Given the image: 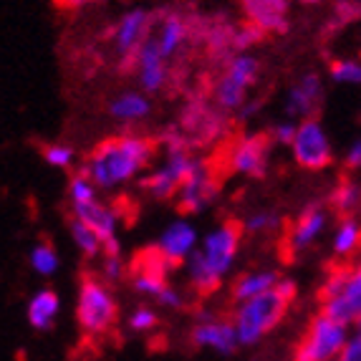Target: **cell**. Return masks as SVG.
<instances>
[{
  "label": "cell",
  "mask_w": 361,
  "mask_h": 361,
  "mask_svg": "<svg viewBox=\"0 0 361 361\" xmlns=\"http://www.w3.org/2000/svg\"><path fill=\"white\" fill-rule=\"evenodd\" d=\"M157 154H159L157 139L137 132H121L102 139L86 154L78 169H84L102 192H114L129 182L142 180L147 169L154 164Z\"/></svg>",
  "instance_id": "obj_1"
},
{
  "label": "cell",
  "mask_w": 361,
  "mask_h": 361,
  "mask_svg": "<svg viewBox=\"0 0 361 361\" xmlns=\"http://www.w3.org/2000/svg\"><path fill=\"white\" fill-rule=\"evenodd\" d=\"M243 235H245L243 220H235V217H225L223 223H217L215 228L202 235L200 247L185 263L187 288L197 298L215 295L223 288L225 281L233 276L235 260H238L243 245Z\"/></svg>",
  "instance_id": "obj_2"
},
{
  "label": "cell",
  "mask_w": 361,
  "mask_h": 361,
  "mask_svg": "<svg viewBox=\"0 0 361 361\" xmlns=\"http://www.w3.org/2000/svg\"><path fill=\"white\" fill-rule=\"evenodd\" d=\"M298 295V283L293 278L283 276L281 283L268 293H260L245 303H238L233 311V324L238 331L240 346H255L263 341L268 334H273L278 326L283 324Z\"/></svg>",
  "instance_id": "obj_3"
},
{
  "label": "cell",
  "mask_w": 361,
  "mask_h": 361,
  "mask_svg": "<svg viewBox=\"0 0 361 361\" xmlns=\"http://www.w3.org/2000/svg\"><path fill=\"white\" fill-rule=\"evenodd\" d=\"M76 324L91 338L106 336L119 324V303L102 276L84 273L76 293Z\"/></svg>",
  "instance_id": "obj_4"
},
{
  "label": "cell",
  "mask_w": 361,
  "mask_h": 361,
  "mask_svg": "<svg viewBox=\"0 0 361 361\" xmlns=\"http://www.w3.org/2000/svg\"><path fill=\"white\" fill-rule=\"evenodd\" d=\"M351 338V326L319 311L303 329L290 361H336Z\"/></svg>",
  "instance_id": "obj_5"
},
{
  "label": "cell",
  "mask_w": 361,
  "mask_h": 361,
  "mask_svg": "<svg viewBox=\"0 0 361 361\" xmlns=\"http://www.w3.org/2000/svg\"><path fill=\"white\" fill-rule=\"evenodd\" d=\"M260 61L253 54H235L225 63L212 89V104L223 114H238L247 102V94L258 84Z\"/></svg>",
  "instance_id": "obj_6"
},
{
  "label": "cell",
  "mask_w": 361,
  "mask_h": 361,
  "mask_svg": "<svg viewBox=\"0 0 361 361\" xmlns=\"http://www.w3.org/2000/svg\"><path fill=\"white\" fill-rule=\"evenodd\" d=\"M200 162V154H195L192 147H185V149H169L162 152V159L159 164H152L145 172V177L139 180V190L147 195V197L157 200V202H167V200H175L180 192L182 182L190 177L195 167Z\"/></svg>",
  "instance_id": "obj_7"
},
{
  "label": "cell",
  "mask_w": 361,
  "mask_h": 361,
  "mask_svg": "<svg viewBox=\"0 0 361 361\" xmlns=\"http://www.w3.org/2000/svg\"><path fill=\"white\" fill-rule=\"evenodd\" d=\"M273 139L268 132H247L235 137L228 147L225 162L233 175L247 177V180H263L268 175L273 157Z\"/></svg>",
  "instance_id": "obj_8"
},
{
  "label": "cell",
  "mask_w": 361,
  "mask_h": 361,
  "mask_svg": "<svg viewBox=\"0 0 361 361\" xmlns=\"http://www.w3.org/2000/svg\"><path fill=\"white\" fill-rule=\"evenodd\" d=\"M290 157L306 172H324L334 164L331 137L319 116H308V119L298 121V132L290 145Z\"/></svg>",
  "instance_id": "obj_9"
},
{
  "label": "cell",
  "mask_w": 361,
  "mask_h": 361,
  "mask_svg": "<svg viewBox=\"0 0 361 361\" xmlns=\"http://www.w3.org/2000/svg\"><path fill=\"white\" fill-rule=\"evenodd\" d=\"M152 33H154V13L147 8H129L119 16L111 30V46L124 71H134V61Z\"/></svg>",
  "instance_id": "obj_10"
},
{
  "label": "cell",
  "mask_w": 361,
  "mask_h": 361,
  "mask_svg": "<svg viewBox=\"0 0 361 361\" xmlns=\"http://www.w3.org/2000/svg\"><path fill=\"white\" fill-rule=\"evenodd\" d=\"M220 197V180H217V169L210 159L200 157L197 167L190 172L185 182H182L180 192L175 197L177 212L185 217L202 215L210 210Z\"/></svg>",
  "instance_id": "obj_11"
},
{
  "label": "cell",
  "mask_w": 361,
  "mask_h": 361,
  "mask_svg": "<svg viewBox=\"0 0 361 361\" xmlns=\"http://www.w3.org/2000/svg\"><path fill=\"white\" fill-rule=\"evenodd\" d=\"M190 343L195 349L215 351L220 356H233L240 346L233 319L217 316L210 308L195 311V326L190 329Z\"/></svg>",
  "instance_id": "obj_12"
},
{
  "label": "cell",
  "mask_w": 361,
  "mask_h": 361,
  "mask_svg": "<svg viewBox=\"0 0 361 361\" xmlns=\"http://www.w3.org/2000/svg\"><path fill=\"white\" fill-rule=\"evenodd\" d=\"M175 271L167 263L159 250L154 245L139 250L129 263V286L134 288V293L145 295V298H157L164 288L169 286V273Z\"/></svg>",
  "instance_id": "obj_13"
},
{
  "label": "cell",
  "mask_w": 361,
  "mask_h": 361,
  "mask_svg": "<svg viewBox=\"0 0 361 361\" xmlns=\"http://www.w3.org/2000/svg\"><path fill=\"white\" fill-rule=\"evenodd\" d=\"M329 220H331V207L324 202H311L303 207L286 233V247L290 250V255H301L311 250L326 233Z\"/></svg>",
  "instance_id": "obj_14"
},
{
  "label": "cell",
  "mask_w": 361,
  "mask_h": 361,
  "mask_svg": "<svg viewBox=\"0 0 361 361\" xmlns=\"http://www.w3.org/2000/svg\"><path fill=\"white\" fill-rule=\"evenodd\" d=\"M324 97H326L324 76H321L319 71H303L301 76L288 86V91H286L283 114L295 121L316 116V111H319L321 104H324Z\"/></svg>",
  "instance_id": "obj_15"
},
{
  "label": "cell",
  "mask_w": 361,
  "mask_h": 361,
  "mask_svg": "<svg viewBox=\"0 0 361 361\" xmlns=\"http://www.w3.org/2000/svg\"><path fill=\"white\" fill-rule=\"evenodd\" d=\"M200 240L202 238H200L197 228L190 223V217L180 215L159 233L154 247L167 258V263L172 268H185V263L192 258V253L200 247Z\"/></svg>",
  "instance_id": "obj_16"
},
{
  "label": "cell",
  "mask_w": 361,
  "mask_h": 361,
  "mask_svg": "<svg viewBox=\"0 0 361 361\" xmlns=\"http://www.w3.org/2000/svg\"><path fill=\"white\" fill-rule=\"evenodd\" d=\"M134 76H137V89L147 91L149 97L164 91L169 78V61L159 51V43L154 36L142 46L137 61H134Z\"/></svg>",
  "instance_id": "obj_17"
},
{
  "label": "cell",
  "mask_w": 361,
  "mask_h": 361,
  "mask_svg": "<svg viewBox=\"0 0 361 361\" xmlns=\"http://www.w3.org/2000/svg\"><path fill=\"white\" fill-rule=\"evenodd\" d=\"M71 215H76L78 220H84L94 233L104 240V253H121V243H119V212L111 205L97 200V202H89V205H78L71 207Z\"/></svg>",
  "instance_id": "obj_18"
},
{
  "label": "cell",
  "mask_w": 361,
  "mask_h": 361,
  "mask_svg": "<svg viewBox=\"0 0 361 361\" xmlns=\"http://www.w3.org/2000/svg\"><path fill=\"white\" fill-rule=\"evenodd\" d=\"M152 109H154L152 97L142 89H124L106 102V111L111 116V121H116L121 127L145 124L152 116Z\"/></svg>",
  "instance_id": "obj_19"
},
{
  "label": "cell",
  "mask_w": 361,
  "mask_h": 361,
  "mask_svg": "<svg viewBox=\"0 0 361 361\" xmlns=\"http://www.w3.org/2000/svg\"><path fill=\"white\" fill-rule=\"evenodd\" d=\"M152 36L159 43V51L164 54V59L172 61L185 51L187 41H190V23L182 13L164 8V11L154 13V33Z\"/></svg>",
  "instance_id": "obj_20"
},
{
  "label": "cell",
  "mask_w": 361,
  "mask_h": 361,
  "mask_svg": "<svg viewBox=\"0 0 361 361\" xmlns=\"http://www.w3.org/2000/svg\"><path fill=\"white\" fill-rule=\"evenodd\" d=\"M247 23L258 25L265 33H286L288 30L290 0H240Z\"/></svg>",
  "instance_id": "obj_21"
},
{
  "label": "cell",
  "mask_w": 361,
  "mask_h": 361,
  "mask_svg": "<svg viewBox=\"0 0 361 361\" xmlns=\"http://www.w3.org/2000/svg\"><path fill=\"white\" fill-rule=\"evenodd\" d=\"M220 109H210L205 104H190L182 111V124L180 129L192 139V145H207L210 139L220 134Z\"/></svg>",
  "instance_id": "obj_22"
},
{
  "label": "cell",
  "mask_w": 361,
  "mask_h": 361,
  "mask_svg": "<svg viewBox=\"0 0 361 361\" xmlns=\"http://www.w3.org/2000/svg\"><path fill=\"white\" fill-rule=\"evenodd\" d=\"M281 278L283 276L276 268H250V271L238 273L230 283V301L238 306V303L250 301L260 293H268L281 283Z\"/></svg>",
  "instance_id": "obj_23"
},
{
  "label": "cell",
  "mask_w": 361,
  "mask_h": 361,
  "mask_svg": "<svg viewBox=\"0 0 361 361\" xmlns=\"http://www.w3.org/2000/svg\"><path fill=\"white\" fill-rule=\"evenodd\" d=\"M61 316V295L54 288H38L36 293L28 298L25 306V321L33 331H51Z\"/></svg>",
  "instance_id": "obj_24"
},
{
  "label": "cell",
  "mask_w": 361,
  "mask_h": 361,
  "mask_svg": "<svg viewBox=\"0 0 361 361\" xmlns=\"http://www.w3.org/2000/svg\"><path fill=\"white\" fill-rule=\"evenodd\" d=\"M326 205L331 207V212L338 217L356 215L361 207V182L354 180V177H341V182L329 192Z\"/></svg>",
  "instance_id": "obj_25"
},
{
  "label": "cell",
  "mask_w": 361,
  "mask_h": 361,
  "mask_svg": "<svg viewBox=\"0 0 361 361\" xmlns=\"http://www.w3.org/2000/svg\"><path fill=\"white\" fill-rule=\"evenodd\" d=\"M331 250L336 258H351L361 250V223L356 215L338 217L331 233Z\"/></svg>",
  "instance_id": "obj_26"
},
{
  "label": "cell",
  "mask_w": 361,
  "mask_h": 361,
  "mask_svg": "<svg viewBox=\"0 0 361 361\" xmlns=\"http://www.w3.org/2000/svg\"><path fill=\"white\" fill-rule=\"evenodd\" d=\"M66 225H68V235H71V243L78 247V253L84 255L86 260H102L104 250H106L102 238H99L84 220H78L76 215L68 217Z\"/></svg>",
  "instance_id": "obj_27"
},
{
  "label": "cell",
  "mask_w": 361,
  "mask_h": 361,
  "mask_svg": "<svg viewBox=\"0 0 361 361\" xmlns=\"http://www.w3.org/2000/svg\"><path fill=\"white\" fill-rule=\"evenodd\" d=\"M28 265H30V271L41 278L56 276L59 268H61V255H59V250H56L54 243L41 240L30 247L28 250Z\"/></svg>",
  "instance_id": "obj_28"
},
{
  "label": "cell",
  "mask_w": 361,
  "mask_h": 361,
  "mask_svg": "<svg viewBox=\"0 0 361 361\" xmlns=\"http://www.w3.org/2000/svg\"><path fill=\"white\" fill-rule=\"evenodd\" d=\"M99 190L94 185L89 175H86L84 169H76L66 182V197H68V205L71 207H78V205H89V202H97L99 200Z\"/></svg>",
  "instance_id": "obj_29"
},
{
  "label": "cell",
  "mask_w": 361,
  "mask_h": 361,
  "mask_svg": "<svg viewBox=\"0 0 361 361\" xmlns=\"http://www.w3.org/2000/svg\"><path fill=\"white\" fill-rule=\"evenodd\" d=\"M283 225V215L276 210H253L250 215L243 220V228H245V235H271L276 230H281Z\"/></svg>",
  "instance_id": "obj_30"
},
{
  "label": "cell",
  "mask_w": 361,
  "mask_h": 361,
  "mask_svg": "<svg viewBox=\"0 0 361 361\" xmlns=\"http://www.w3.org/2000/svg\"><path fill=\"white\" fill-rule=\"evenodd\" d=\"M329 78L338 86H361V59H331Z\"/></svg>",
  "instance_id": "obj_31"
},
{
  "label": "cell",
  "mask_w": 361,
  "mask_h": 361,
  "mask_svg": "<svg viewBox=\"0 0 361 361\" xmlns=\"http://www.w3.org/2000/svg\"><path fill=\"white\" fill-rule=\"evenodd\" d=\"M351 271H354V265H334L331 271L324 276V283L319 288V303L343 293V288H346V283H349L351 278Z\"/></svg>",
  "instance_id": "obj_32"
},
{
  "label": "cell",
  "mask_w": 361,
  "mask_h": 361,
  "mask_svg": "<svg viewBox=\"0 0 361 361\" xmlns=\"http://www.w3.org/2000/svg\"><path fill=\"white\" fill-rule=\"evenodd\" d=\"M43 162L54 169H71L76 164V149L71 145H63V142H49V145L41 147Z\"/></svg>",
  "instance_id": "obj_33"
},
{
  "label": "cell",
  "mask_w": 361,
  "mask_h": 361,
  "mask_svg": "<svg viewBox=\"0 0 361 361\" xmlns=\"http://www.w3.org/2000/svg\"><path fill=\"white\" fill-rule=\"evenodd\" d=\"M157 326H159V313L145 303L132 308V313L127 316V329L132 334H152Z\"/></svg>",
  "instance_id": "obj_34"
},
{
  "label": "cell",
  "mask_w": 361,
  "mask_h": 361,
  "mask_svg": "<svg viewBox=\"0 0 361 361\" xmlns=\"http://www.w3.org/2000/svg\"><path fill=\"white\" fill-rule=\"evenodd\" d=\"M99 276L106 283H119V281L129 278V263H124L121 253H104L102 263H99Z\"/></svg>",
  "instance_id": "obj_35"
},
{
  "label": "cell",
  "mask_w": 361,
  "mask_h": 361,
  "mask_svg": "<svg viewBox=\"0 0 361 361\" xmlns=\"http://www.w3.org/2000/svg\"><path fill=\"white\" fill-rule=\"evenodd\" d=\"M265 36V30H260L258 25H253V23H243V25H238L235 28V41H233V46H235V54H247L250 51V46H255V43H260V38Z\"/></svg>",
  "instance_id": "obj_36"
},
{
  "label": "cell",
  "mask_w": 361,
  "mask_h": 361,
  "mask_svg": "<svg viewBox=\"0 0 361 361\" xmlns=\"http://www.w3.org/2000/svg\"><path fill=\"white\" fill-rule=\"evenodd\" d=\"M295 132H298V121L295 119H281L278 124H273L271 129H268V134H271V139H273V145L276 147H288L290 149V145H293V139H295Z\"/></svg>",
  "instance_id": "obj_37"
},
{
  "label": "cell",
  "mask_w": 361,
  "mask_h": 361,
  "mask_svg": "<svg viewBox=\"0 0 361 361\" xmlns=\"http://www.w3.org/2000/svg\"><path fill=\"white\" fill-rule=\"evenodd\" d=\"M157 301V306H162V308H169V311H180V308H185V293H182L177 286H172L169 283L167 288L162 290V293L157 295L154 298Z\"/></svg>",
  "instance_id": "obj_38"
},
{
  "label": "cell",
  "mask_w": 361,
  "mask_h": 361,
  "mask_svg": "<svg viewBox=\"0 0 361 361\" xmlns=\"http://www.w3.org/2000/svg\"><path fill=\"white\" fill-rule=\"evenodd\" d=\"M341 164L351 175L361 172V137H356L354 142L346 147V152H343V157H341Z\"/></svg>",
  "instance_id": "obj_39"
},
{
  "label": "cell",
  "mask_w": 361,
  "mask_h": 361,
  "mask_svg": "<svg viewBox=\"0 0 361 361\" xmlns=\"http://www.w3.org/2000/svg\"><path fill=\"white\" fill-rule=\"evenodd\" d=\"M336 361H361V336H356V334H351L349 343L343 346V351L338 354Z\"/></svg>",
  "instance_id": "obj_40"
},
{
  "label": "cell",
  "mask_w": 361,
  "mask_h": 361,
  "mask_svg": "<svg viewBox=\"0 0 361 361\" xmlns=\"http://www.w3.org/2000/svg\"><path fill=\"white\" fill-rule=\"evenodd\" d=\"M336 16H341L343 20H356L361 16V6L359 3H354V0H338Z\"/></svg>",
  "instance_id": "obj_41"
},
{
  "label": "cell",
  "mask_w": 361,
  "mask_h": 361,
  "mask_svg": "<svg viewBox=\"0 0 361 361\" xmlns=\"http://www.w3.org/2000/svg\"><path fill=\"white\" fill-rule=\"evenodd\" d=\"M94 3H99V0H56V6L66 13L81 11V8H86V6H94Z\"/></svg>",
  "instance_id": "obj_42"
},
{
  "label": "cell",
  "mask_w": 361,
  "mask_h": 361,
  "mask_svg": "<svg viewBox=\"0 0 361 361\" xmlns=\"http://www.w3.org/2000/svg\"><path fill=\"white\" fill-rule=\"evenodd\" d=\"M258 111H260V102H255V99H247L245 106L238 111V119H240V121H250L255 114H258Z\"/></svg>",
  "instance_id": "obj_43"
},
{
  "label": "cell",
  "mask_w": 361,
  "mask_h": 361,
  "mask_svg": "<svg viewBox=\"0 0 361 361\" xmlns=\"http://www.w3.org/2000/svg\"><path fill=\"white\" fill-rule=\"evenodd\" d=\"M351 334H356V336H361V313L356 316V321L351 324Z\"/></svg>",
  "instance_id": "obj_44"
},
{
  "label": "cell",
  "mask_w": 361,
  "mask_h": 361,
  "mask_svg": "<svg viewBox=\"0 0 361 361\" xmlns=\"http://www.w3.org/2000/svg\"><path fill=\"white\" fill-rule=\"evenodd\" d=\"M301 6H316V3H321V0H298Z\"/></svg>",
  "instance_id": "obj_45"
}]
</instances>
